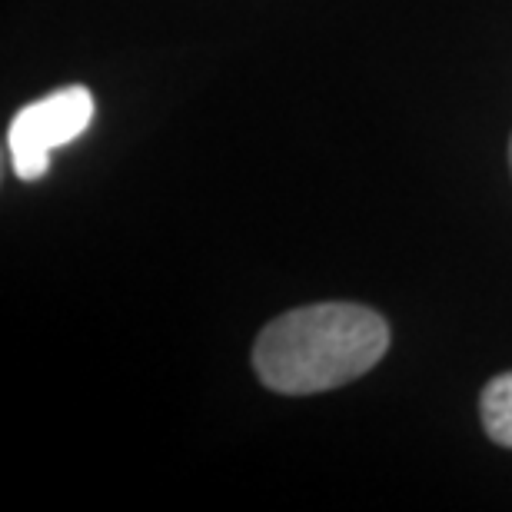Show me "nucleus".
Masks as SVG:
<instances>
[{
  "label": "nucleus",
  "instance_id": "nucleus-1",
  "mask_svg": "<svg viewBox=\"0 0 512 512\" xmlns=\"http://www.w3.org/2000/svg\"><path fill=\"white\" fill-rule=\"evenodd\" d=\"M389 350V323L360 303H313L276 316L253 346V370L283 396L360 380Z\"/></svg>",
  "mask_w": 512,
  "mask_h": 512
},
{
  "label": "nucleus",
  "instance_id": "nucleus-2",
  "mask_svg": "<svg viewBox=\"0 0 512 512\" xmlns=\"http://www.w3.org/2000/svg\"><path fill=\"white\" fill-rule=\"evenodd\" d=\"M94 94L87 87H60L20 107L7 127L10 167L20 180H40L50 167V150L77 140L94 120Z\"/></svg>",
  "mask_w": 512,
  "mask_h": 512
},
{
  "label": "nucleus",
  "instance_id": "nucleus-3",
  "mask_svg": "<svg viewBox=\"0 0 512 512\" xmlns=\"http://www.w3.org/2000/svg\"><path fill=\"white\" fill-rule=\"evenodd\" d=\"M479 413H483V429L496 446L512 449V370L499 373L486 383L483 399H479Z\"/></svg>",
  "mask_w": 512,
  "mask_h": 512
},
{
  "label": "nucleus",
  "instance_id": "nucleus-4",
  "mask_svg": "<svg viewBox=\"0 0 512 512\" xmlns=\"http://www.w3.org/2000/svg\"><path fill=\"white\" fill-rule=\"evenodd\" d=\"M509 163H512V140H509Z\"/></svg>",
  "mask_w": 512,
  "mask_h": 512
}]
</instances>
